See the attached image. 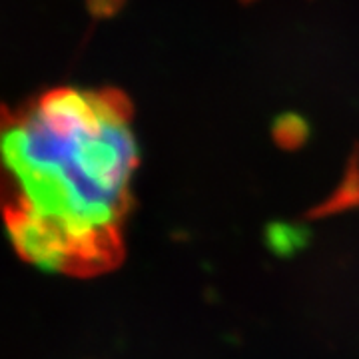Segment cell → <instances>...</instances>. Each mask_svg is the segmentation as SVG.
I'll return each instance as SVG.
<instances>
[{
  "mask_svg": "<svg viewBox=\"0 0 359 359\" xmlns=\"http://www.w3.org/2000/svg\"><path fill=\"white\" fill-rule=\"evenodd\" d=\"M136 168L132 108L116 90L0 106V219L28 264L74 278L118 266Z\"/></svg>",
  "mask_w": 359,
  "mask_h": 359,
  "instance_id": "obj_1",
  "label": "cell"
}]
</instances>
